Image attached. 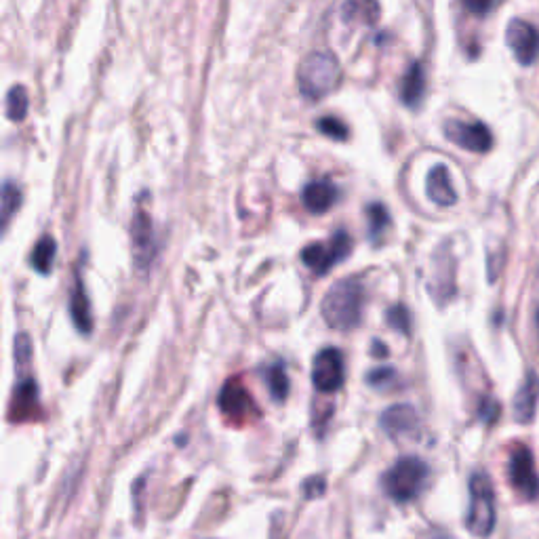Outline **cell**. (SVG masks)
<instances>
[{
	"label": "cell",
	"mask_w": 539,
	"mask_h": 539,
	"mask_svg": "<svg viewBox=\"0 0 539 539\" xmlns=\"http://www.w3.org/2000/svg\"><path fill=\"white\" fill-rule=\"evenodd\" d=\"M470 506L466 514V527L476 537H489L495 529V491L491 478L485 472H476L470 478Z\"/></svg>",
	"instance_id": "3"
},
{
	"label": "cell",
	"mask_w": 539,
	"mask_h": 539,
	"mask_svg": "<svg viewBox=\"0 0 539 539\" xmlns=\"http://www.w3.org/2000/svg\"><path fill=\"white\" fill-rule=\"evenodd\" d=\"M316 129L331 139H337V142H346V139L350 137L346 123H342L335 116H325L321 118V121H316Z\"/></svg>",
	"instance_id": "25"
},
{
	"label": "cell",
	"mask_w": 539,
	"mask_h": 539,
	"mask_svg": "<svg viewBox=\"0 0 539 539\" xmlns=\"http://www.w3.org/2000/svg\"><path fill=\"white\" fill-rule=\"evenodd\" d=\"M266 384H268L270 396L274 398V401L283 403L285 398L289 396V375H287L283 363H274L266 371Z\"/></svg>",
	"instance_id": "21"
},
{
	"label": "cell",
	"mask_w": 539,
	"mask_h": 539,
	"mask_svg": "<svg viewBox=\"0 0 539 539\" xmlns=\"http://www.w3.org/2000/svg\"><path fill=\"white\" fill-rule=\"evenodd\" d=\"M424 93H426V72H424V66L419 64V62H413L407 68V72L403 74V81H401V99H403V104H407L409 108H417L419 104H422Z\"/></svg>",
	"instance_id": "15"
},
{
	"label": "cell",
	"mask_w": 539,
	"mask_h": 539,
	"mask_svg": "<svg viewBox=\"0 0 539 539\" xmlns=\"http://www.w3.org/2000/svg\"><path fill=\"white\" fill-rule=\"evenodd\" d=\"M367 219H369V236L377 241L379 234H382L390 224V213L382 203H373L367 207Z\"/></svg>",
	"instance_id": "23"
},
{
	"label": "cell",
	"mask_w": 539,
	"mask_h": 539,
	"mask_svg": "<svg viewBox=\"0 0 539 539\" xmlns=\"http://www.w3.org/2000/svg\"><path fill=\"white\" fill-rule=\"evenodd\" d=\"M386 321L394 331L409 335V331H411V314H409V310L405 306H392L386 312Z\"/></svg>",
	"instance_id": "26"
},
{
	"label": "cell",
	"mask_w": 539,
	"mask_h": 539,
	"mask_svg": "<svg viewBox=\"0 0 539 539\" xmlns=\"http://www.w3.org/2000/svg\"><path fill=\"white\" fill-rule=\"evenodd\" d=\"M499 415V407H497V403H493V401H487L485 405H483V419H487V422H493V419Z\"/></svg>",
	"instance_id": "31"
},
{
	"label": "cell",
	"mask_w": 539,
	"mask_h": 539,
	"mask_svg": "<svg viewBox=\"0 0 539 539\" xmlns=\"http://www.w3.org/2000/svg\"><path fill=\"white\" fill-rule=\"evenodd\" d=\"M22 205V190L13 182H5L3 186V226L9 224V219L15 215V211Z\"/></svg>",
	"instance_id": "24"
},
{
	"label": "cell",
	"mask_w": 539,
	"mask_h": 539,
	"mask_svg": "<svg viewBox=\"0 0 539 539\" xmlns=\"http://www.w3.org/2000/svg\"><path fill=\"white\" fill-rule=\"evenodd\" d=\"M462 3L472 15H487L493 9L495 0H462Z\"/></svg>",
	"instance_id": "29"
},
{
	"label": "cell",
	"mask_w": 539,
	"mask_h": 539,
	"mask_svg": "<svg viewBox=\"0 0 539 539\" xmlns=\"http://www.w3.org/2000/svg\"><path fill=\"white\" fill-rule=\"evenodd\" d=\"M508 476L512 487L525 499L539 497V474L535 468L533 453L525 445H514L508 457Z\"/></svg>",
	"instance_id": "6"
},
{
	"label": "cell",
	"mask_w": 539,
	"mask_h": 539,
	"mask_svg": "<svg viewBox=\"0 0 539 539\" xmlns=\"http://www.w3.org/2000/svg\"><path fill=\"white\" fill-rule=\"evenodd\" d=\"M445 135L449 142L464 148L468 152L485 154L493 148V133L485 123H464V121H449L445 123Z\"/></svg>",
	"instance_id": "9"
},
{
	"label": "cell",
	"mask_w": 539,
	"mask_h": 539,
	"mask_svg": "<svg viewBox=\"0 0 539 539\" xmlns=\"http://www.w3.org/2000/svg\"><path fill=\"white\" fill-rule=\"evenodd\" d=\"M365 306V289L363 283L354 276L337 281L323 299V318L331 329L337 331H352L358 327L363 318Z\"/></svg>",
	"instance_id": "1"
},
{
	"label": "cell",
	"mask_w": 539,
	"mask_h": 539,
	"mask_svg": "<svg viewBox=\"0 0 539 539\" xmlns=\"http://www.w3.org/2000/svg\"><path fill=\"white\" fill-rule=\"evenodd\" d=\"M337 201V188L329 182V179H318L304 188L302 203L310 213H325L329 211Z\"/></svg>",
	"instance_id": "14"
},
{
	"label": "cell",
	"mask_w": 539,
	"mask_h": 539,
	"mask_svg": "<svg viewBox=\"0 0 539 539\" xmlns=\"http://www.w3.org/2000/svg\"><path fill=\"white\" fill-rule=\"evenodd\" d=\"M379 15V3L377 0H346L342 5V17L344 22L350 24H365V26H375Z\"/></svg>",
	"instance_id": "19"
},
{
	"label": "cell",
	"mask_w": 539,
	"mask_h": 539,
	"mask_svg": "<svg viewBox=\"0 0 539 539\" xmlns=\"http://www.w3.org/2000/svg\"><path fill=\"white\" fill-rule=\"evenodd\" d=\"M506 43L521 66H531L539 59V30L525 19H512L508 24Z\"/></svg>",
	"instance_id": "8"
},
{
	"label": "cell",
	"mask_w": 539,
	"mask_h": 539,
	"mask_svg": "<svg viewBox=\"0 0 539 539\" xmlns=\"http://www.w3.org/2000/svg\"><path fill=\"white\" fill-rule=\"evenodd\" d=\"M70 314L72 321L76 325V329L81 333H91L93 329V314H91V304L89 297L85 291V285L81 278H78L74 289H72V297H70Z\"/></svg>",
	"instance_id": "18"
},
{
	"label": "cell",
	"mask_w": 539,
	"mask_h": 539,
	"mask_svg": "<svg viewBox=\"0 0 539 539\" xmlns=\"http://www.w3.org/2000/svg\"><path fill=\"white\" fill-rule=\"evenodd\" d=\"M28 106H30L28 91L22 85L11 87V91L7 93V116L11 118V121L15 123L24 121L28 114Z\"/></svg>",
	"instance_id": "22"
},
{
	"label": "cell",
	"mask_w": 539,
	"mask_h": 539,
	"mask_svg": "<svg viewBox=\"0 0 539 539\" xmlns=\"http://www.w3.org/2000/svg\"><path fill=\"white\" fill-rule=\"evenodd\" d=\"M30 354H32V344L30 337L26 333L15 337V363L19 369H24L30 363Z\"/></svg>",
	"instance_id": "27"
},
{
	"label": "cell",
	"mask_w": 539,
	"mask_h": 539,
	"mask_svg": "<svg viewBox=\"0 0 539 539\" xmlns=\"http://www.w3.org/2000/svg\"><path fill=\"white\" fill-rule=\"evenodd\" d=\"M57 245L51 236H43L32 249L30 264L38 274H49L53 270V259H55Z\"/></svg>",
	"instance_id": "20"
},
{
	"label": "cell",
	"mask_w": 539,
	"mask_h": 539,
	"mask_svg": "<svg viewBox=\"0 0 539 539\" xmlns=\"http://www.w3.org/2000/svg\"><path fill=\"white\" fill-rule=\"evenodd\" d=\"M539 403V375L529 371L523 386L518 388L514 396V419L518 424H529L535 419Z\"/></svg>",
	"instance_id": "11"
},
{
	"label": "cell",
	"mask_w": 539,
	"mask_h": 539,
	"mask_svg": "<svg viewBox=\"0 0 539 539\" xmlns=\"http://www.w3.org/2000/svg\"><path fill=\"white\" fill-rule=\"evenodd\" d=\"M38 407V386L32 377H24L15 386L13 403H11V419H26L34 415Z\"/></svg>",
	"instance_id": "16"
},
{
	"label": "cell",
	"mask_w": 539,
	"mask_h": 539,
	"mask_svg": "<svg viewBox=\"0 0 539 539\" xmlns=\"http://www.w3.org/2000/svg\"><path fill=\"white\" fill-rule=\"evenodd\" d=\"M426 194L438 207H453L457 203V190L453 188L451 173L445 165H436L430 169L426 179Z\"/></svg>",
	"instance_id": "12"
},
{
	"label": "cell",
	"mask_w": 539,
	"mask_h": 539,
	"mask_svg": "<svg viewBox=\"0 0 539 539\" xmlns=\"http://www.w3.org/2000/svg\"><path fill=\"white\" fill-rule=\"evenodd\" d=\"M419 424L417 413L411 405H394L382 413V428L392 436H409Z\"/></svg>",
	"instance_id": "13"
},
{
	"label": "cell",
	"mask_w": 539,
	"mask_h": 539,
	"mask_svg": "<svg viewBox=\"0 0 539 539\" xmlns=\"http://www.w3.org/2000/svg\"><path fill=\"white\" fill-rule=\"evenodd\" d=\"M394 377V369H388V367H379V369H373L369 375H367V382L375 388H384L390 384V379Z\"/></svg>",
	"instance_id": "28"
},
{
	"label": "cell",
	"mask_w": 539,
	"mask_h": 539,
	"mask_svg": "<svg viewBox=\"0 0 539 539\" xmlns=\"http://www.w3.org/2000/svg\"><path fill=\"white\" fill-rule=\"evenodd\" d=\"M352 251V241L348 232L339 230L331 236L329 243H312L302 251V262L314 274H327L335 264L346 259Z\"/></svg>",
	"instance_id": "5"
},
{
	"label": "cell",
	"mask_w": 539,
	"mask_h": 539,
	"mask_svg": "<svg viewBox=\"0 0 539 539\" xmlns=\"http://www.w3.org/2000/svg\"><path fill=\"white\" fill-rule=\"evenodd\" d=\"M325 478L323 476H312V478H308V481L304 483V493H306V497H318V495H323L325 493Z\"/></svg>",
	"instance_id": "30"
},
{
	"label": "cell",
	"mask_w": 539,
	"mask_h": 539,
	"mask_svg": "<svg viewBox=\"0 0 539 539\" xmlns=\"http://www.w3.org/2000/svg\"><path fill=\"white\" fill-rule=\"evenodd\" d=\"M375 346V352H377V356H386L388 354V350L382 346V342H375L373 344Z\"/></svg>",
	"instance_id": "32"
},
{
	"label": "cell",
	"mask_w": 539,
	"mask_h": 539,
	"mask_svg": "<svg viewBox=\"0 0 539 539\" xmlns=\"http://www.w3.org/2000/svg\"><path fill=\"white\" fill-rule=\"evenodd\" d=\"M219 409L224 411L226 417L234 419V422H243L253 413L255 401L241 382L232 379V382L224 386L222 394H219Z\"/></svg>",
	"instance_id": "10"
},
{
	"label": "cell",
	"mask_w": 539,
	"mask_h": 539,
	"mask_svg": "<svg viewBox=\"0 0 539 539\" xmlns=\"http://www.w3.org/2000/svg\"><path fill=\"white\" fill-rule=\"evenodd\" d=\"M346 365L344 356L337 348H325L316 354L312 365V384L318 392H337L344 386Z\"/></svg>",
	"instance_id": "7"
},
{
	"label": "cell",
	"mask_w": 539,
	"mask_h": 539,
	"mask_svg": "<svg viewBox=\"0 0 539 539\" xmlns=\"http://www.w3.org/2000/svg\"><path fill=\"white\" fill-rule=\"evenodd\" d=\"M339 83V64L329 51L310 53L299 70V91L308 99L329 95Z\"/></svg>",
	"instance_id": "4"
},
{
	"label": "cell",
	"mask_w": 539,
	"mask_h": 539,
	"mask_svg": "<svg viewBox=\"0 0 539 539\" xmlns=\"http://www.w3.org/2000/svg\"><path fill=\"white\" fill-rule=\"evenodd\" d=\"M133 247L139 266H148L152 259V222L144 211L133 217Z\"/></svg>",
	"instance_id": "17"
},
{
	"label": "cell",
	"mask_w": 539,
	"mask_h": 539,
	"mask_svg": "<svg viewBox=\"0 0 539 539\" xmlns=\"http://www.w3.org/2000/svg\"><path fill=\"white\" fill-rule=\"evenodd\" d=\"M428 466L419 457H403L384 474L382 485L386 493L398 504H407L415 499L428 481Z\"/></svg>",
	"instance_id": "2"
}]
</instances>
